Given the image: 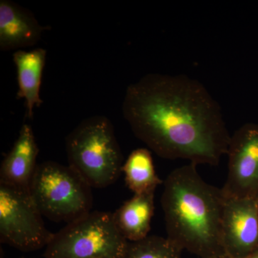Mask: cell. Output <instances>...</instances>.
Listing matches in <instances>:
<instances>
[{"label": "cell", "mask_w": 258, "mask_h": 258, "mask_svg": "<svg viewBox=\"0 0 258 258\" xmlns=\"http://www.w3.org/2000/svg\"><path fill=\"white\" fill-rule=\"evenodd\" d=\"M1 258H4V257H3V256H1Z\"/></svg>", "instance_id": "cell-17"}, {"label": "cell", "mask_w": 258, "mask_h": 258, "mask_svg": "<svg viewBox=\"0 0 258 258\" xmlns=\"http://www.w3.org/2000/svg\"><path fill=\"white\" fill-rule=\"evenodd\" d=\"M155 191L134 195L113 213L117 228L129 242L148 237L154 213Z\"/></svg>", "instance_id": "cell-12"}, {"label": "cell", "mask_w": 258, "mask_h": 258, "mask_svg": "<svg viewBox=\"0 0 258 258\" xmlns=\"http://www.w3.org/2000/svg\"><path fill=\"white\" fill-rule=\"evenodd\" d=\"M54 233L28 189L0 184V241L24 252L46 247Z\"/></svg>", "instance_id": "cell-6"}, {"label": "cell", "mask_w": 258, "mask_h": 258, "mask_svg": "<svg viewBox=\"0 0 258 258\" xmlns=\"http://www.w3.org/2000/svg\"><path fill=\"white\" fill-rule=\"evenodd\" d=\"M122 112L134 135L163 159L218 165L231 135L221 107L184 75L149 74L125 91Z\"/></svg>", "instance_id": "cell-1"}, {"label": "cell", "mask_w": 258, "mask_h": 258, "mask_svg": "<svg viewBox=\"0 0 258 258\" xmlns=\"http://www.w3.org/2000/svg\"><path fill=\"white\" fill-rule=\"evenodd\" d=\"M44 28L31 12L10 0L0 1V49L20 50L33 46Z\"/></svg>", "instance_id": "cell-9"}, {"label": "cell", "mask_w": 258, "mask_h": 258, "mask_svg": "<svg viewBox=\"0 0 258 258\" xmlns=\"http://www.w3.org/2000/svg\"><path fill=\"white\" fill-rule=\"evenodd\" d=\"M189 163L164 181L161 207L167 237L200 258L223 257L222 189L212 186Z\"/></svg>", "instance_id": "cell-2"}, {"label": "cell", "mask_w": 258, "mask_h": 258, "mask_svg": "<svg viewBox=\"0 0 258 258\" xmlns=\"http://www.w3.org/2000/svg\"><path fill=\"white\" fill-rule=\"evenodd\" d=\"M69 166L91 188H105L119 178L123 155L111 120L94 115L81 121L66 137Z\"/></svg>", "instance_id": "cell-3"}, {"label": "cell", "mask_w": 258, "mask_h": 258, "mask_svg": "<svg viewBox=\"0 0 258 258\" xmlns=\"http://www.w3.org/2000/svg\"><path fill=\"white\" fill-rule=\"evenodd\" d=\"M208 258H223V257H208Z\"/></svg>", "instance_id": "cell-16"}, {"label": "cell", "mask_w": 258, "mask_h": 258, "mask_svg": "<svg viewBox=\"0 0 258 258\" xmlns=\"http://www.w3.org/2000/svg\"><path fill=\"white\" fill-rule=\"evenodd\" d=\"M182 251L167 237L148 236L143 240L129 242L124 258H181Z\"/></svg>", "instance_id": "cell-14"}, {"label": "cell", "mask_w": 258, "mask_h": 258, "mask_svg": "<svg viewBox=\"0 0 258 258\" xmlns=\"http://www.w3.org/2000/svg\"><path fill=\"white\" fill-rule=\"evenodd\" d=\"M46 55L47 51L43 48L17 50L13 55L18 74V97L25 100L29 118L33 117L35 107L42 103L40 91Z\"/></svg>", "instance_id": "cell-11"}, {"label": "cell", "mask_w": 258, "mask_h": 258, "mask_svg": "<svg viewBox=\"0 0 258 258\" xmlns=\"http://www.w3.org/2000/svg\"><path fill=\"white\" fill-rule=\"evenodd\" d=\"M129 242L120 234L113 213L91 212L54 233L45 258H124Z\"/></svg>", "instance_id": "cell-5"}, {"label": "cell", "mask_w": 258, "mask_h": 258, "mask_svg": "<svg viewBox=\"0 0 258 258\" xmlns=\"http://www.w3.org/2000/svg\"><path fill=\"white\" fill-rule=\"evenodd\" d=\"M125 183L134 195L155 191L157 186L164 184L156 172L150 151L144 148L131 153L123 164Z\"/></svg>", "instance_id": "cell-13"}, {"label": "cell", "mask_w": 258, "mask_h": 258, "mask_svg": "<svg viewBox=\"0 0 258 258\" xmlns=\"http://www.w3.org/2000/svg\"><path fill=\"white\" fill-rule=\"evenodd\" d=\"M42 216L67 224L91 212V187L70 166L55 161L37 165L29 188Z\"/></svg>", "instance_id": "cell-4"}, {"label": "cell", "mask_w": 258, "mask_h": 258, "mask_svg": "<svg viewBox=\"0 0 258 258\" xmlns=\"http://www.w3.org/2000/svg\"><path fill=\"white\" fill-rule=\"evenodd\" d=\"M225 198L258 199V123L242 125L231 135Z\"/></svg>", "instance_id": "cell-7"}, {"label": "cell", "mask_w": 258, "mask_h": 258, "mask_svg": "<svg viewBox=\"0 0 258 258\" xmlns=\"http://www.w3.org/2000/svg\"><path fill=\"white\" fill-rule=\"evenodd\" d=\"M38 153L33 131L28 124L23 125L13 149L2 162L0 184L29 190Z\"/></svg>", "instance_id": "cell-10"}, {"label": "cell", "mask_w": 258, "mask_h": 258, "mask_svg": "<svg viewBox=\"0 0 258 258\" xmlns=\"http://www.w3.org/2000/svg\"><path fill=\"white\" fill-rule=\"evenodd\" d=\"M244 258H258V249L257 251H255V252H253V253L249 254V255L247 256V257Z\"/></svg>", "instance_id": "cell-15"}, {"label": "cell", "mask_w": 258, "mask_h": 258, "mask_svg": "<svg viewBox=\"0 0 258 258\" xmlns=\"http://www.w3.org/2000/svg\"><path fill=\"white\" fill-rule=\"evenodd\" d=\"M224 198L223 257H247L258 249V199Z\"/></svg>", "instance_id": "cell-8"}]
</instances>
